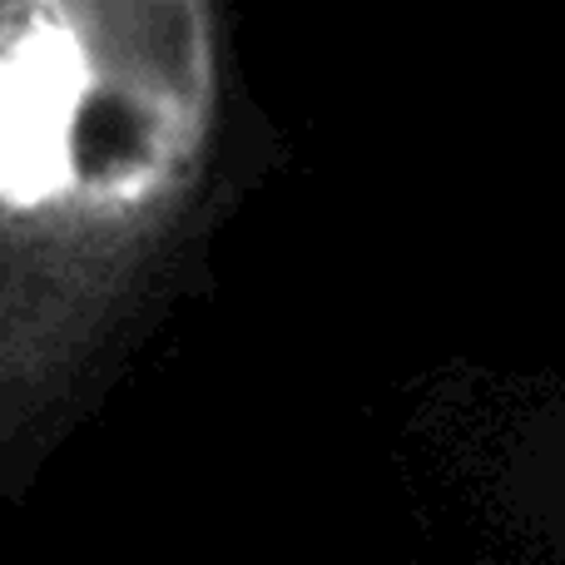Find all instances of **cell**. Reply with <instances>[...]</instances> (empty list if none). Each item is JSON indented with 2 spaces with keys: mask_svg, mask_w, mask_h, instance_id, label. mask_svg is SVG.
I'll return each instance as SVG.
<instances>
[{
  "mask_svg": "<svg viewBox=\"0 0 565 565\" xmlns=\"http://www.w3.org/2000/svg\"><path fill=\"white\" fill-rule=\"evenodd\" d=\"M209 0H0V441L99 358L214 139Z\"/></svg>",
  "mask_w": 565,
  "mask_h": 565,
  "instance_id": "1",
  "label": "cell"
}]
</instances>
